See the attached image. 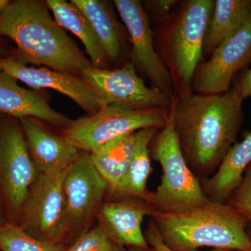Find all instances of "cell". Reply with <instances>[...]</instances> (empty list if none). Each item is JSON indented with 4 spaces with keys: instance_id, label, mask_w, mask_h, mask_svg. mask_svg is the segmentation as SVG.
Wrapping results in <instances>:
<instances>
[{
    "instance_id": "cell-1",
    "label": "cell",
    "mask_w": 251,
    "mask_h": 251,
    "mask_svg": "<svg viewBox=\"0 0 251 251\" xmlns=\"http://www.w3.org/2000/svg\"><path fill=\"white\" fill-rule=\"evenodd\" d=\"M235 87L218 94L173 96L169 112L180 149L198 179L214 174L233 146L243 121Z\"/></svg>"
},
{
    "instance_id": "cell-2",
    "label": "cell",
    "mask_w": 251,
    "mask_h": 251,
    "mask_svg": "<svg viewBox=\"0 0 251 251\" xmlns=\"http://www.w3.org/2000/svg\"><path fill=\"white\" fill-rule=\"evenodd\" d=\"M49 11L46 1H11L0 12V36L14 41L23 64L80 75L93 65Z\"/></svg>"
},
{
    "instance_id": "cell-3",
    "label": "cell",
    "mask_w": 251,
    "mask_h": 251,
    "mask_svg": "<svg viewBox=\"0 0 251 251\" xmlns=\"http://www.w3.org/2000/svg\"><path fill=\"white\" fill-rule=\"evenodd\" d=\"M158 234L173 251L200 248L251 251L250 223L227 203L209 201L181 212L156 211L151 216Z\"/></svg>"
},
{
    "instance_id": "cell-4",
    "label": "cell",
    "mask_w": 251,
    "mask_h": 251,
    "mask_svg": "<svg viewBox=\"0 0 251 251\" xmlns=\"http://www.w3.org/2000/svg\"><path fill=\"white\" fill-rule=\"evenodd\" d=\"M150 153L163 173L161 184L154 191H150L147 198L156 211L181 212L209 202L183 156L170 112L166 126L150 143Z\"/></svg>"
},
{
    "instance_id": "cell-5",
    "label": "cell",
    "mask_w": 251,
    "mask_h": 251,
    "mask_svg": "<svg viewBox=\"0 0 251 251\" xmlns=\"http://www.w3.org/2000/svg\"><path fill=\"white\" fill-rule=\"evenodd\" d=\"M214 0H188L169 24L163 39L166 67L177 96L192 92L193 77L202 59Z\"/></svg>"
},
{
    "instance_id": "cell-6",
    "label": "cell",
    "mask_w": 251,
    "mask_h": 251,
    "mask_svg": "<svg viewBox=\"0 0 251 251\" xmlns=\"http://www.w3.org/2000/svg\"><path fill=\"white\" fill-rule=\"evenodd\" d=\"M168 117L166 108L137 110L110 104L94 115L73 120L61 134L77 150L92 153L124 135L145 128L161 129Z\"/></svg>"
},
{
    "instance_id": "cell-7",
    "label": "cell",
    "mask_w": 251,
    "mask_h": 251,
    "mask_svg": "<svg viewBox=\"0 0 251 251\" xmlns=\"http://www.w3.org/2000/svg\"><path fill=\"white\" fill-rule=\"evenodd\" d=\"M39 175L19 120L0 119V191L6 221L18 224L23 204Z\"/></svg>"
},
{
    "instance_id": "cell-8",
    "label": "cell",
    "mask_w": 251,
    "mask_h": 251,
    "mask_svg": "<svg viewBox=\"0 0 251 251\" xmlns=\"http://www.w3.org/2000/svg\"><path fill=\"white\" fill-rule=\"evenodd\" d=\"M66 208V245L71 246L92 228L108 185L96 169L90 153L80 151L63 181Z\"/></svg>"
},
{
    "instance_id": "cell-9",
    "label": "cell",
    "mask_w": 251,
    "mask_h": 251,
    "mask_svg": "<svg viewBox=\"0 0 251 251\" xmlns=\"http://www.w3.org/2000/svg\"><path fill=\"white\" fill-rule=\"evenodd\" d=\"M67 171L57 175H39L29 190L17 226L31 237L66 245L63 181Z\"/></svg>"
},
{
    "instance_id": "cell-10",
    "label": "cell",
    "mask_w": 251,
    "mask_h": 251,
    "mask_svg": "<svg viewBox=\"0 0 251 251\" xmlns=\"http://www.w3.org/2000/svg\"><path fill=\"white\" fill-rule=\"evenodd\" d=\"M80 76L105 106L120 104L137 110L171 107L172 97L145 85L131 62L112 70L92 66L81 72Z\"/></svg>"
},
{
    "instance_id": "cell-11",
    "label": "cell",
    "mask_w": 251,
    "mask_h": 251,
    "mask_svg": "<svg viewBox=\"0 0 251 251\" xmlns=\"http://www.w3.org/2000/svg\"><path fill=\"white\" fill-rule=\"evenodd\" d=\"M132 46L131 62L151 81L152 87L173 97L171 73L153 46L152 30L143 5L136 0H115Z\"/></svg>"
},
{
    "instance_id": "cell-12",
    "label": "cell",
    "mask_w": 251,
    "mask_h": 251,
    "mask_svg": "<svg viewBox=\"0 0 251 251\" xmlns=\"http://www.w3.org/2000/svg\"><path fill=\"white\" fill-rule=\"evenodd\" d=\"M251 61V16L234 36L224 41L199 65L192 82V92L200 94H222L229 90L236 73Z\"/></svg>"
},
{
    "instance_id": "cell-13",
    "label": "cell",
    "mask_w": 251,
    "mask_h": 251,
    "mask_svg": "<svg viewBox=\"0 0 251 251\" xmlns=\"http://www.w3.org/2000/svg\"><path fill=\"white\" fill-rule=\"evenodd\" d=\"M156 209L148 201L135 196L106 198L99 208L97 226L114 242L125 248L150 247L142 229L146 216Z\"/></svg>"
},
{
    "instance_id": "cell-14",
    "label": "cell",
    "mask_w": 251,
    "mask_h": 251,
    "mask_svg": "<svg viewBox=\"0 0 251 251\" xmlns=\"http://www.w3.org/2000/svg\"><path fill=\"white\" fill-rule=\"evenodd\" d=\"M0 71L33 89H51L67 96L88 115L105 105L80 75L47 67H29L14 58L0 57Z\"/></svg>"
},
{
    "instance_id": "cell-15",
    "label": "cell",
    "mask_w": 251,
    "mask_h": 251,
    "mask_svg": "<svg viewBox=\"0 0 251 251\" xmlns=\"http://www.w3.org/2000/svg\"><path fill=\"white\" fill-rule=\"evenodd\" d=\"M29 153L39 175L64 173L77 159L80 150L71 145L62 134H57L32 118L19 119Z\"/></svg>"
},
{
    "instance_id": "cell-16",
    "label": "cell",
    "mask_w": 251,
    "mask_h": 251,
    "mask_svg": "<svg viewBox=\"0 0 251 251\" xmlns=\"http://www.w3.org/2000/svg\"><path fill=\"white\" fill-rule=\"evenodd\" d=\"M17 80L0 71V112L19 119L32 117L63 130L73 120L54 110L42 94L23 88Z\"/></svg>"
},
{
    "instance_id": "cell-17",
    "label": "cell",
    "mask_w": 251,
    "mask_h": 251,
    "mask_svg": "<svg viewBox=\"0 0 251 251\" xmlns=\"http://www.w3.org/2000/svg\"><path fill=\"white\" fill-rule=\"evenodd\" d=\"M251 164V131L240 143L234 144L214 175L200 180L208 201L226 203L240 184L246 170Z\"/></svg>"
},
{
    "instance_id": "cell-18",
    "label": "cell",
    "mask_w": 251,
    "mask_h": 251,
    "mask_svg": "<svg viewBox=\"0 0 251 251\" xmlns=\"http://www.w3.org/2000/svg\"><path fill=\"white\" fill-rule=\"evenodd\" d=\"M46 3L59 25L82 41L93 67L107 69L110 60L92 25L82 11L72 2L64 0H47Z\"/></svg>"
},
{
    "instance_id": "cell-19",
    "label": "cell",
    "mask_w": 251,
    "mask_h": 251,
    "mask_svg": "<svg viewBox=\"0 0 251 251\" xmlns=\"http://www.w3.org/2000/svg\"><path fill=\"white\" fill-rule=\"evenodd\" d=\"M251 16V0H216L206 31L203 54L211 55L224 41L234 36Z\"/></svg>"
},
{
    "instance_id": "cell-20",
    "label": "cell",
    "mask_w": 251,
    "mask_h": 251,
    "mask_svg": "<svg viewBox=\"0 0 251 251\" xmlns=\"http://www.w3.org/2000/svg\"><path fill=\"white\" fill-rule=\"evenodd\" d=\"M136 133L124 135L90 153L94 166L108 185L106 197L120 187L134 151Z\"/></svg>"
},
{
    "instance_id": "cell-21",
    "label": "cell",
    "mask_w": 251,
    "mask_h": 251,
    "mask_svg": "<svg viewBox=\"0 0 251 251\" xmlns=\"http://www.w3.org/2000/svg\"><path fill=\"white\" fill-rule=\"evenodd\" d=\"M90 21L109 60L116 61L122 52V28L110 3L101 0H72Z\"/></svg>"
},
{
    "instance_id": "cell-22",
    "label": "cell",
    "mask_w": 251,
    "mask_h": 251,
    "mask_svg": "<svg viewBox=\"0 0 251 251\" xmlns=\"http://www.w3.org/2000/svg\"><path fill=\"white\" fill-rule=\"evenodd\" d=\"M159 130L150 128L137 131L134 151L125 179L116 192L106 198L130 196L147 201L150 192L147 188V183L152 171L150 145Z\"/></svg>"
},
{
    "instance_id": "cell-23",
    "label": "cell",
    "mask_w": 251,
    "mask_h": 251,
    "mask_svg": "<svg viewBox=\"0 0 251 251\" xmlns=\"http://www.w3.org/2000/svg\"><path fill=\"white\" fill-rule=\"evenodd\" d=\"M69 246L44 242L31 237L9 221L0 225V251H67Z\"/></svg>"
},
{
    "instance_id": "cell-24",
    "label": "cell",
    "mask_w": 251,
    "mask_h": 251,
    "mask_svg": "<svg viewBox=\"0 0 251 251\" xmlns=\"http://www.w3.org/2000/svg\"><path fill=\"white\" fill-rule=\"evenodd\" d=\"M118 245L96 225L77 238L67 251H123Z\"/></svg>"
},
{
    "instance_id": "cell-25",
    "label": "cell",
    "mask_w": 251,
    "mask_h": 251,
    "mask_svg": "<svg viewBox=\"0 0 251 251\" xmlns=\"http://www.w3.org/2000/svg\"><path fill=\"white\" fill-rule=\"evenodd\" d=\"M226 203L233 207L251 224V164L246 170L242 181Z\"/></svg>"
},
{
    "instance_id": "cell-26",
    "label": "cell",
    "mask_w": 251,
    "mask_h": 251,
    "mask_svg": "<svg viewBox=\"0 0 251 251\" xmlns=\"http://www.w3.org/2000/svg\"><path fill=\"white\" fill-rule=\"evenodd\" d=\"M145 239L150 247L154 249L155 251H173L169 249L162 240L158 234V229L151 220L148 223V228L145 234ZM227 249H213L210 251H228Z\"/></svg>"
},
{
    "instance_id": "cell-27",
    "label": "cell",
    "mask_w": 251,
    "mask_h": 251,
    "mask_svg": "<svg viewBox=\"0 0 251 251\" xmlns=\"http://www.w3.org/2000/svg\"><path fill=\"white\" fill-rule=\"evenodd\" d=\"M150 9L158 17H168L172 8L175 6L176 1L175 0H156L148 1Z\"/></svg>"
},
{
    "instance_id": "cell-28",
    "label": "cell",
    "mask_w": 251,
    "mask_h": 251,
    "mask_svg": "<svg viewBox=\"0 0 251 251\" xmlns=\"http://www.w3.org/2000/svg\"><path fill=\"white\" fill-rule=\"evenodd\" d=\"M235 87L243 100L251 97V68L243 75Z\"/></svg>"
},
{
    "instance_id": "cell-29",
    "label": "cell",
    "mask_w": 251,
    "mask_h": 251,
    "mask_svg": "<svg viewBox=\"0 0 251 251\" xmlns=\"http://www.w3.org/2000/svg\"><path fill=\"white\" fill-rule=\"evenodd\" d=\"M6 221V214H5V209L4 201H3L2 196H1V191H0V225Z\"/></svg>"
},
{
    "instance_id": "cell-30",
    "label": "cell",
    "mask_w": 251,
    "mask_h": 251,
    "mask_svg": "<svg viewBox=\"0 0 251 251\" xmlns=\"http://www.w3.org/2000/svg\"><path fill=\"white\" fill-rule=\"evenodd\" d=\"M123 251H155L154 249L151 247H149L148 249H140V248H125Z\"/></svg>"
},
{
    "instance_id": "cell-31",
    "label": "cell",
    "mask_w": 251,
    "mask_h": 251,
    "mask_svg": "<svg viewBox=\"0 0 251 251\" xmlns=\"http://www.w3.org/2000/svg\"><path fill=\"white\" fill-rule=\"evenodd\" d=\"M9 0H0V12L3 11L9 4Z\"/></svg>"
},
{
    "instance_id": "cell-32",
    "label": "cell",
    "mask_w": 251,
    "mask_h": 251,
    "mask_svg": "<svg viewBox=\"0 0 251 251\" xmlns=\"http://www.w3.org/2000/svg\"><path fill=\"white\" fill-rule=\"evenodd\" d=\"M247 233L249 234V237H250L251 239V224H249V227H248Z\"/></svg>"
},
{
    "instance_id": "cell-33",
    "label": "cell",
    "mask_w": 251,
    "mask_h": 251,
    "mask_svg": "<svg viewBox=\"0 0 251 251\" xmlns=\"http://www.w3.org/2000/svg\"><path fill=\"white\" fill-rule=\"evenodd\" d=\"M228 251H242V250H229Z\"/></svg>"
},
{
    "instance_id": "cell-34",
    "label": "cell",
    "mask_w": 251,
    "mask_h": 251,
    "mask_svg": "<svg viewBox=\"0 0 251 251\" xmlns=\"http://www.w3.org/2000/svg\"><path fill=\"white\" fill-rule=\"evenodd\" d=\"M1 52V44H0V52Z\"/></svg>"
}]
</instances>
